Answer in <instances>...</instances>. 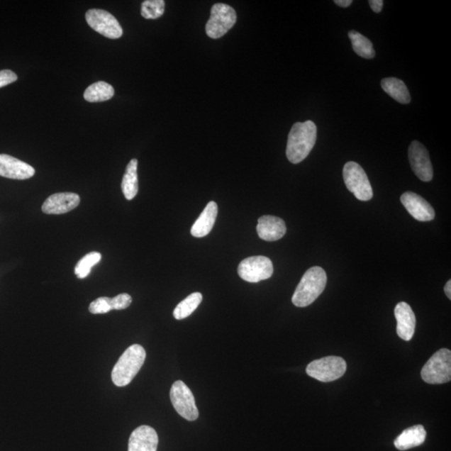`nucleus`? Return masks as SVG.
<instances>
[{"label": "nucleus", "instance_id": "f257e3e1", "mask_svg": "<svg viewBox=\"0 0 451 451\" xmlns=\"http://www.w3.org/2000/svg\"><path fill=\"white\" fill-rule=\"evenodd\" d=\"M317 139V126L311 121L297 122L291 129L286 155L289 161L299 164L311 152Z\"/></svg>", "mask_w": 451, "mask_h": 451}, {"label": "nucleus", "instance_id": "f03ea898", "mask_svg": "<svg viewBox=\"0 0 451 451\" xmlns=\"http://www.w3.org/2000/svg\"><path fill=\"white\" fill-rule=\"evenodd\" d=\"M327 284V275L321 267H313L305 272L296 289L292 302L296 307L309 306L322 294Z\"/></svg>", "mask_w": 451, "mask_h": 451}, {"label": "nucleus", "instance_id": "7ed1b4c3", "mask_svg": "<svg viewBox=\"0 0 451 451\" xmlns=\"http://www.w3.org/2000/svg\"><path fill=\"white\" fill-rule=\"evenodd\" d=\"M147 357L143 346L133 345L128 347L120 357L113 368L112 382L116 386L124 387L128 385L143 367Z\"/></svg>", "mask_w": 451, "mask_h": 451}, {"label": "nucleus", "instance_id": "20e7f679", "mask_svg": "<svg viewBox=\"0 0 451 451\" xmlns=\"http://www.w3.org/2000/svg\"><path fill=\"white\" fill-rule=\"evenodd\" d=\"M421 377L427 384H441L451 379V352L441 349L426 362L421 370Z\"/></svg>", "mask_w": 451, "mask_h": 451}, {"label": "nucleus", "instance_id": "39448f33", "mask_svg": "<svg viewBox=\"0 0 451 451\" xmlns=\"http://www.w3.org/2000/svg\"><path fill=\"white\" fill-rule=\"evenodd\" d=\"M346 369V362L341 357L328 356L311 362L308 365L306 372L310 377L327 383L341 378Z\"/></svg>", "mask_w": 451, "mask_h": 451}, {"label": "nucleus", "instance_id": "423d86ee", "mask_svg": "<svg viewBox=\"0 0 451 451\" xmlns=\"http://www.w3.org/2000/svg\"><path fill=\"white\" fill-rule=\"evenodd\" d=\"M343 177L347 190L351 191L357 199L363 201L372 199L373 189L367 174L358 163L347 162L343 170Z\"/></svg>", "mask_w": 451, "mask_h": 451}, {"label": "nucleus", "instance_id": "0eeeda50", "mask_svg": "<svg viewBox=\"0 0 451 451\" xmlns=\"http://www.w3.org/2000/svg\"><path fill=\"white\" fill-rule=\"evenodd\" d=\"M237 21L234 9L226 4H215L206 25V33L211 39H219L232 29Z\"/></svg>", "mask_w": 451, "mask_h": 451}, {"label": "nucleus", "instance_id": "6e6552de", "mask_svg": "<svg viewBox=\"0 0 451 451\" xmlns=\"http://www.w3.org/2000/svg\"><path fill=\"white\" fill-rule=\"evenodd\" d=\"M238 272L244 281L255 284L270 279L274 274V265L269 257H250L239 263Z\"/></svg>", "mask_w": 451, "mask_h": 451}, {"label": "nucleus", "instance_id": "1a4fd4ad", "mask_svg": "<svg viewBox=\"0 0 451 451\" xmlns=\"http://www.w3.org/2000/svg\"><path fill=\"white\" fill-rule=\"evenodd\" d=\"M170 397L174 408L184 419L194 421L199 418V412L196 406L194 394L182 380H177L172 384Z\"/></svg>", "mask_w": 451, "mask_h": 451}, {"label": "nucleus", "instance_id": "9d476101", "mask_svg": "<svg viewBox=\"0 0 451 451\" xmlns=\"http://www.w3.org/2000/svg\"><path fill=\"white\" fill-rule=\"evenodd\" d=\"M86 20L94 30L109 39H119L123 35V30L116 17L103 9H89Z\"/></svg>", "mask_w": 451, "mask_h": 451}, {"label": "nucleus", "instance_id": "9b49d317", "mask_svg": "<svg viewBox=\"0 0 451 451\" xmlns=\"http://www.w3.org/2000/svg\"><path fill=\"white\" fill-rule=\"evenodd\" d=\"M408 159L411 166L419 179L430 182L433 178V167L430 162L428 150L417 140L413 142L408 148Z\"/></svg>", "mask_w": 451, "mask_h": 451}, {"label": "nucleus", "instance_id": "f8f14e48", "mask_svg": "<svg viewBox=\"0 0 451 451\" xmlns=\"http://www.w3.org/2000/svg\"><path fill=\"white\" fill-rule=\"evenodd\" d=\"M401 201L408 213L420 222H430L435 217V210L428 201L415 192H405Z\"/></svg>", "mask_w": 451, "mask_h": 451}, {"label": "nucleus", "instance_id": "ddd939ff", "mask_svg": "<svg viewBox=\"0 0 451 451\" xmlns=\"http://www.w3.org/2000/svg\"><path fill=\"white\" fill-rule=\"evenodd\" d=\"M35 168L16 157L0 154V176L9 179L26 180L35 175Z\"/></svg>", "mask_w": 451, "mask_h": 451}, {"label": "nucleus", "instance_id": "4468645a", "mask_svg": "<svg viewBox=\"0 0 451 451\" xmlns=\"http://www.w3.org/2000/svg\"><path fill=\"white\" fill-rule=\"evenodd\" d=\"M81 203L79 196L74 192H60L48 197L42 205L45 214L60 215L67 213L77 208Z\"/></svg>", "mask_w": 451, "mask_h": 451}, {"label": "nucleus", "instance_id": "2eb2a0df", "mask_svg": "<svg viewBox=\"0 0 451 451\" xmlns=\"http://www.w3.org/2000/svg\"><path fill=\"white\" fill-rule=\"evenodd\" d=\"M158 435L152 427L142 425L131 433L128 451H157Z\"/></svg>", "mask_w": 451, "mask_h": 451}, {"label": "nucleus", "instance_id": "dca6fc26", "mask_svg": "<svg viewBox=\"0 0 451 451\" xmlns=\"http://www.w3.org/2000/svg\"><path fill=\"white\" fill-rule=\"evenodd\" d=\"M394 316L397 321V335L401 340L410 341L416 331V318L410 305L401 302L394 308Z\"/></svg>", "mask_w": 451, "mask_h": 451}, {"label": "nucleus", "instance_id": "f3484780", "mask_svg": "<svg viewBox=\"0 0 451 451\" xmlns=\"http://www.w3.org/2000/svg\"><path fill=\"white\" fill-rule=\"evenodd\" d=\"M257 232L262 240L274 242L284 236L286 227L283 219L267 215L258 218Z\"/></svg>", "mask_w": 451, "mask_h": 451}, {"label": "nucleus", "instance_id": "a211bd4d", "mask_svg": "<svg viewBox=\"0 0 451 451\" xmlns=\"http://www.w3.org/2000/svg\"><path fill=\"white\" fill-rule=\"evenodd\" d=\"M218 213L217 204L215 201H210L200 215V217L197 218L194 226H192L191 229L192 236L201 238L208 235L214 227Z\"/></svg>", "mask_w": 451, "mask_h": 451}, {"label": "nucleus", "instance_id": "6ab92c4d", "mask_svg": "<svg viewBox=\"0 0 451 451\" xmlns=\"http://www.w3.org/2000/svg\"><path fill=\"white\" fill-rule=\"evenodd\" d=\"M425 439L426 430L424 426L418 425L403 430L394 440V444L399 450H407L421 445Z\"/></svg>", "mask_w": 451, "mask_h": 451}, {"label": "nucleus", "instance_id": "aec40b11", "mask_svg": "<svg viewBox=\"0 0 451 451\" xmlns=\"http://www.w3.org/2000/svg\"><path fill=\"white\" fill-rule=\"evenodd\" d=\"M138 161L133 159L126 169V173L121 182L122 192L126 199L130 201L138 194Z\"/></svg>", "mask_w": 451, "mask_h": 451}, {"label": "nucleus", "instance_id": "412c9836", "mask_svg": "<svg viewBox=\"0 0 451 451\" xmlns=\"http://www.w3.org/2000/svg\"><path fill=\"white\" fill-rule=\"evenodd\" d=\"M382 87L389 96L401 104H408L411 102V94L408 92L406 84L401 79L385 78L382 82Z\"/></svg>", "mask_w": 451, "mask_h": 451}, {"label": "nucleus", "instance_id": "4be33fe9", "mask_svg": "<svg viewBox=\"0 0 451 451\" xmlns=\"http://www.w3.org/2000/svg\"><path fill=\"white\" fill-rule=\"evenodd\" d=\"M114 95V88L110 84L99 82L87 89L84 93V98L88 102H102L111 100Z\"/></svg>", "mask_w": 451, "mask_h": 451}, {"label": "nucleus", "instance_id": "5701e85b", "mask_svg": "<svg viewBox=\"0 0 451 451\" xmlns=\"http://www.w3.org/2000/svg\"><path fill=\"white\" fill-rule=\"evenodd\" d=\"M349 37L355 52L364 59H373L375 55L372 42L368 38L362 35L360 33L351 30Z\"/></svg>", "mask_w": 451, "mask_h": 451}, {"label": "nucleus", "instance_id": "b1692460", "mask_svg": "<svg viewBox=\"0 0 451 451\" xmlns=\"http://www.w3.org/2000/svg\"><path fill=\"white\" fill-rule=\"evenodd\" d=\"M201 301H203V295L200 293H194L188 296L174 309V318L177 321H182V319L189 317L199 306Z\"/></svg>", "mask_w": 451, "mask_h": 451}, {"label": "nucleus", "instance_id": "393cba45", "mask_svg": "<svg viewBox=\"0 0 451 451\" xmlns=\"http://www.w3.org/2000/svg\"><path fill=\"white\" fill-rule=\"evenodd\" d=\"M101 260V255L98 252L88 253L79 260L74 267V274L79 279H84L91 274V269Z\"/></svg>", "mask_w": 451, "mask_h": 451}, {"label": "nucleus", "instance_id": "a878e982", "mask_svg": "<svg viewBox=\"0 0 451 451\" xmlns=\"http://www.w3.org/2000/svg\"><path fill=\"white\" fill-rule=\"evenodd\" d=\"M165 12V1L163 0H145L142 4L140 13L147 20H156Z\"/></svg>", "mask_w": 451, "mask_h": 451}, {"label": "nucleus", "instance_id": "bb28decb", "mask_svg": "<svg viewBox=\"0 0 451 451\" xmlns=\"http://www.w3.org/2000/svg\"><path fill=\"white\" fill-rule=\"evenodd\" d=\"M111 298L101 297L98 298L90 304L89 311L93 314H103L111 311Z\"/></svg>", "mask_w": 451, "mask_h": 451}, {"label": "nucleus", "instance_id": "cd10ccee", "mask_svg": "<svg viewBox=\"0 0 451 451\" xmlns=\"http://www.w3.org/2000/svg\"><path fill=\"white\" fill-rule=\"evenodd\" d=\"M111 301L112 310H122L130 306L133 302V298L128 294H121L111 299Z\"/></svg>", "mask_w": 451, "mask_h": 451}, {"label": "nucleus", "instance_id": "c85d7f7f", "mask_svg": "<svg viewBox=\"0 0 451 451\" xmlns=\"http://www.w3.org/2000/svg\"><path fill=\"white\" fill-rule=\"evenodd\" d=\"M17 74L11 69L0 70V88L8 86V84L16 82Z\"/></svg>", "mask_w": 451, "mask_h": 451}, {"label": "nucleus", "instance_id": "c756f323", "mask_svg": "<svg viewBox=\"0 0 451 451\" xmlns=\"http://www.w3.org/2000/svg\"><path fill=\"white\" fill-rule=\"evenodd\" d=\"M369 4L374 13L382 12L384 6L383 0H369Z\"/></svg>", "mask_w": 451, "mask_h": 451}, {"label": "nucleus", "instance_id": "7c9ffc66", "mask_svg": "<svg viewBox=\"0 0 451 451\" xmlns=\"http://www.w3.org/2000/svg\"><path fill=\"white\" fill-rule=\"evenodd\" d=\"M335 3L340 7L347 8L350 6L353 1L352 0H335Z\"/></svg>", "mask_w": 451, "mask_h": 451}, {"label": "nucleus", "instance_id": "2f4dec72", "mask_svg": "<svg viewBox=\"0 0 451 451\" xmlns=\"http://www.w3.org/2000/svg\"><path fill=\"white\" fill-rule=\"evenodd\" d=\"M444 290H445V295L447 296L448 299L450 300L451 299V281L450 280H449L447 283H446Z\"/></svg>", "mask_w": 451, "mask_h": 451}]
</instances>
